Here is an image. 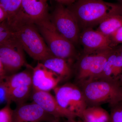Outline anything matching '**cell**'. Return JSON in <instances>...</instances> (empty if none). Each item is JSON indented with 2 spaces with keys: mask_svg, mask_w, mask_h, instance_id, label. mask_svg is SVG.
<instances>
[{
  "mask_svg": "<svg viewBox=\"0 0 122 122\" xmlns=\"http://www.w3.org/2000/svg\"><path fill=\"white\" fill-rule=\"evenodd\" d=\"M82 30L98 25L112 15H122V4L103 0H77L66 7Z\"/></svg>",
  "mask_w": 122,
  "mask_h": 122,
  "instance_id": "cell-1",
  "label": "cell"
},
{
  "mask_svg": "<svg viewBox=\"0 0 122 122\" xmlns=\"http://www.w3.org/2000/svg\"><path fill=\"white\" fill-rule=\"evenodd\" d=\"M117 78H99L81 84L87 107L109 103L111 107L122 102V86Z\"/></svg>",
  "mask_w": 122,
  "mask_h": 122,
  "instance_id": "cell-2",
  "label": "cell"
},
{
  "mask_svg": "<svg viewBox=\"0 0 122 122\" xmlns=\"http://www.w3.org/2000/svg\"><path fill=\"white\" fill-rule=\"evenodd\" d=\"M12 29L24 50L34 60L41 62L54 56L34 23L20 22Z\"/></svg>",
  "mask_w": 122,
  "mask_h": 122,
  "instance_id": "cell-3",
  "label": "cell"
},
{
  "mask_svg": "<svg viewBox=\"0 0 122 122\" xmlns=\"http://www.w3.org/2000/svg\"><path fill=\"white\" fill-rule=\"evenodd\" d=\"M34 24L54 56L69 61L76 56L75 46L58 32L49 17Z\"/></svg>",
  "mask_w": 122,
  "mask_h": 122,
  "instance_id": "cell-4",
  "label": "cell"
},
{
  "mask_svg": "<svg viewBox=\"0 0 122 122\" xmlns=\"http://www.w3.org/2000/svg\"><path fill=\"white\" fill-rule=\"evenodd\" d=\"M114 49L90 54H83L77 66V79L81 84L88 81L100 78L105 63Z\"/></svg>",
  "mask_w": 122,
  "mask_h": 122,
  "instance_id": "cell-5",
  "label": "cell"
},
{
  "mask_svg": "<svg viewBox=\"0 0 122 122\" xmlns=\"http://www.w3.org/2000/svg\"><path fill=\"white\" fill-rule=\"evenodd\" d=\"M50 20L58 32L75 46L79 43L81 31L74 16L64 5L57 2Z\"/></svg>",
  "mask_w": 122,
  "mask_h": 122,
  "instance_id": "cell-6",
  "label": "cell"
},
{
  "mask_svg": "<svg viewBox=\"0 0 122 122\" xmlns=\"http://www.w3.org/2000/svg\"><path fill=\"white\" fill-rule=\"evenodd\" d=\"M55 97L60 106L73 112L81 118L87 107L81 88L72 83L57 86L53 89Z\"/></svg>",
  "mask_w": 122,
  "mask_h": 122,
  "instance_id": "cell-7",
  "label": "cell"
},
{
  "mask_svg": "<svg viewBox=\"0 0 122 122\" xmlns=\"http://www.w3.org/2000/svg\"><path fill=\"white\" fill-rule=\"evenodd\" d=\"M24 50L16 38L0 45V59L5 76L16 73L24 66H27Z\"/></svg>",
  "mask_w": 122,
  "mask_h": 122,
  "instance_id": "cell-8",
  "label": "cell"
},
{
  "mask_svg": "<svg viewBox=\"0 0 122 122\" xmlns=\"http://www.w3.org/2000/svg\"><path fill=\"white\" fill-rule=\"evenodd\" d=\"M46 0H22L20 10L13 19L7 24L11 28L20 22L35 23L49 17Z\"/></svg>",
  "mask_w": 122,
  "mask_h": 122,
  "instance_id": "cell-9",
  "label": "cell"
},
{
  "mask_svg": "<svg viewBox=\"0 0 122 122\" xmlns=\"http://www.w3.org/2000/svg\"><path fill=\"white\" fill-rule=\"evenodd\" d=\"M79 43L83 48V54L114 49L110 37L92 28L85 29L81 33Z\"/></svg>",
  "mask_w": 122,
  "mask_h": 122,
  "instance_id": "cell-10",
  "label": "cell"
},
{
  "mask_svg": "<svg viewBox=\"0 0 122 122\" xmlns=\"http://www.w3.org/2000/svg\"><path fill=\"white\" fill-rule=\"evenodd\" d=\"M56 120L59 119L34 102L17 104L13 110V122H51Z\"/></svg>",
  "mask_w": 122,
  "mask_h": 122,
  "instance_id": "cell-11",
  "label": "cell"
},
{
  "mask_svg": "<svg viewBox=\"0 0 122 122\" xmlns=\"http://www.w3.org/2000/svg\"><path fill=\"white\" fill-rule=\"evenodd\" d=\"M32 98L33 102L36 103L45 111L57 119L61 118L66 119H75L77 117L75 114L61 107L55 97L49 92L33 90Z\"/></svg>",
  "mask_w": 122,
  "mask_h": 122,
  "instance_id": "cell-12",
  "label": "cell"
},
{
  "mask_svg": "<svg viewBox=\"0 0 122 122\" xmlns=\"http://www.w3.org/2000/svg\"><path fill=\"white\" fill-rule=\"evenodd\" d=\"M61 78L46 68L41 62L32 67V85L33 90L49 92L56 87Z\"/></svg>",
  "mask_w": 122,
  "mask_h": 122,
  "instance_id": "cell-13",
  "label": "cell"
},
{
  "mask_svg": "<svg viewBox=\"0 0 122 122\" xmlns=\"http://www.w3.org/2000/svg\"><path fill=\"white\" fill-rule=\"evenodd\" d=\"M32 67L30 70L26 69L24 71L15 73L8 76H5L0 79V84L4 87L6 94L9 91L21 86L32 85Z\"/></svg>",
  "mask_w": 122,
  "mask_h": 122,
  "instance_id": "cell-14",
  "label": "cell"
},
{
  "mask_svg": "<svg viewBox=\"0 0 122 122\" xmlns=\"http://www.w3.org/2000/svg\"><path fill=\"white\" fill-rule=\"evenodd\" d=\"M68 61L61 58L53 56L41 62L46 68L57 75L62 79L68 78L72 74V69Z\"/></svg>",
  "mask_w": 122,
  "mask_h": 122,
  "instance_id": "cell-15",
  "label": "cell"
},
{
  "mask_svg": "<svg viewBox=\"0 0 122 122\" xmlns=\"http://www.w3.org/2000/svg\"><path fill=\"white\" fill-rule=\"evenodd\" d=\"M110 114L100 106L87 107L81 118L84 122H109Z\"/></svg>",
  "mask_w": 122,
  "mask_h": 122,
  "instance_id": "cell-16",
  "label": "cell"
},
{
  "mask_svg": "<svg viewBox=\"0 0 122 122\" xmlns=\"http://www.w3.org/2000/svg\"><path fill=\"white\" fill-rule=\"evenodd\" d=\"M122 26V15H113L101 21L98 25L97 30L110 37Z\"/></svg>",
  "mask_w": 122,
  "mask_h": 122,
  "instance_id": "cell-17",
  "label": "cell"
},
{
  "mask_svg": "<svg viewBox=\"0 0 122 122\" xmlns=\"http://www.w3.org/2000/svg\"><path fill=\"white\" fill-rule=\"evenodd\" d=\"M32 86L25 85L11 90L6 94L7 103L19 104L25 102L30 95Z\"/></svg>",
  "mask_w": 122,
  "mask_h": 122,
  "instance_id": "cell-18",
  "label": "cell"
},
{
  "mask_svg": "<svg viewBox=\"0 0 122 122\" xmlns=\"http://www.w3.org/2000/svg\"><path fill=\"white\" fill-rule=\"evenodd\" d=\"M22 0H0V6L7 14L6 21L9 23L13 19L20 10Z\"/></svg>",
  "mask_w": 122,
  "mask_h": 122,
  "instance_id": "cell-19",
  "label": "cell"
},
{
  "mask_svg": "<svg viewBox=\"0 0 122 122\" xmlns=\"http://www.w3.org/2000/svg\"><path fill=\"white\" fill-rule=\"evenodd\" d=\"M117 54V50L115 49L107 59L100 78H113L112 70Z\"/></svg>",
  "mask_w": 122,
  "mask_h": 122,
  "instance_id": "cell-20",
  "label": "cell"
},
{
  "mask_svg": "<svg viewBox=\"0 0 122 122\" xmlns=\"http://www.w3.org/2000/svg\"><path fill=\"white\" fill-rule=\"evenodd\" d=\"M15 37L13 30L5 22L0 24V45Z\"/></svg>",
  "mask_w": 122,
  "mask_h": 122,
  "instance_id": "cell-21",
  "label": "cell"
},
{
  "mask_svg": "<svg viewBox=\"0 0 122 122\" xmlns=\"http://www.w3.org/2000/svg\"><path fill=\"white\" fill-rule=\"evenodd\" d=\"M111 107L109 122H122V102Z\"/></svg>",
  "mask_w": 122,
  "mask_h": 122,
  "instance_id": "cell-22",
  "label": "cell"
},
{
  "mask_svg": "<svg viewBox=\"0 0 122 122\" xmlns=\"http://www.w3.org/2000/svg\"><path fill=\"white\" fill-rule=\"evenodd\" d=\"M10 103H7L5 106L0 110V122H13V110Z\"/></svg>",
  "mask_w": 122,
  "mask_h": 122,
  "instance_id": "cell-23",
  "label": "cell"
},
{
  "mask_svg": "<svg viewBox=\"0 0 122 122\" xmlns=\"http://www.w3.org/2000/svg\"><path fill=\"white\" fill-rule=\"evenodd\" d=\"M122 73V57L117 52L112 70V76L114 78H117Z\"/></svg>",
  "mask_w": 122,
  "mask_h": 122,
  "instance_id": "cell-24",
  "label": "cell"
},
{
  "mask_svg": "<svg viewBox=\"0 0 122 122\" xmlns=\"http://www.w3.org/2000/svg\"><path fill=\"white\" fill-rule=\"evenodd\" d=\"M115 47L117 45L122 44V26L110 36Z\"/></svg>",
  "mask_w": 122,
  "mask_h": 122,
  "instance_id": "cell-25",
  "label": "cell"
},
{
  "mask_svg": "<svg viewBox=\"0 0 122 122\" xmlns=\"http://www.w3.org/2000/svg\"><path fill=\"white\" fill-rule=\"evenodd\" d=\"M7 18V14L3 8L0 6V24L5 21Z\"/></svg>",
  "mask_w": 122,
  "mask_h": 122,
  "instance_id": "cell-26",
  "label": "cell"
},
{
  "mask_svg": "<svg viewBox=\"0 0 122 122\" xmlns=\"http://www.w3.org/2000/svg\"><path fill=\"white\" fill-rule=\"evenodd\" d=\"M54 0L56 1L57 3L67 6L72 4L77 0Z\"/></svg>",
  "mask_w": 122,
  "mask_h": 122,
  "instance_id": "cell-27",
  "label": "cell"
},
{
  "mask_svg": "<svg viewBox=\"0 0 122 122\" xmlns=\"http://www.w3.org/2000/svg\"><path fill=\"white\" fill-rule=\"evenodd\" d=\"M5 76V74L4 69L1 61L0 59V79L2 78Z\"/></svg>",
  "mask_w": 122,
  "mask_h": 122,
  "instance_id": "cell-28",
  "label": "cell"
},
{
  "mask_svg": "<svg viewBox=\"0 0 122 122\" xmlns=\"http://www.w3.org/2000/svg\"><path fill=\"white\" fill-rule=\"evenodd\" d=\"M65 122H84L82 120H76L75 119H67Z\"/></svg>",
  "mask_w": 122,
  "mask_h": 122,
  "instance_id": "cell-29",
  "label": "cell"
},
{
  "mask_svg": "<svg viewBox=\"0 0 122 122\" xmlns=\"http://www.w3.org/2000/svg\"><path fill=\"white\" fill-rule=\"evenodd\" d=\"M119 79H120V81L121 82V83H122V74L119 76Z\"/></svg>",
  "mask_w": 122,
  "mask_h": 122,
  "instance_id": "cell-30",
  "label": "cell"
},
{
  "mask_svg": "<svg viewBox=\"0 0 122 122\" xmlns=\"http://www.w3.org/2000/svg\"><path fill=\"white\" fill-rule=\"evenodd\" d=\"M59 122V120H55V121H53V122Z\"/></svg>",
  "mask_w": 122,
  "mask_h": 122,
  "instance_id": "cell-31",
  "label": "cell"
},
{
  "mask_svg": "<svg viewBox=\"0 0 122 122\" xmlns=\"http://www.w3.org/2000/svg\"><path fill=\"white\" fill-rule=\"evenodd\" d=\"M117 0L118 1H119V2H120V3L122 4V0Z\"/></svg>",
  "mask_w": 122,
  "mask_h": 122,
  "instance_id": "cell-32",
  "label": "cell"
}]
</instances>
